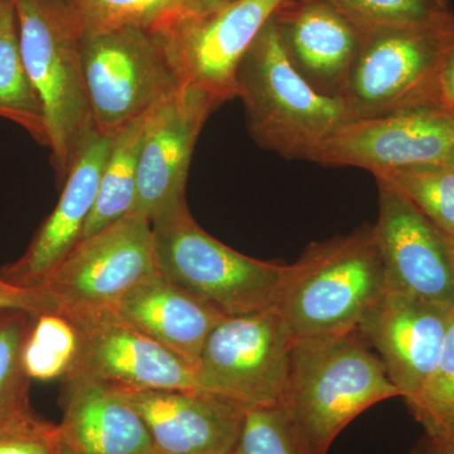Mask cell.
I'll return each instance as SVG.
<instances>
[{
  "label": "cell",
  "instance_id": "cell-11",
  "mask_svg": "<svg viewBox=\"0 0 454 454\" xmlns=\"http://www.w3.org/2000/svg\"><path fill=\"white\" fill-rule=\"evenodd\" d=\"M62 318L74 333V355L64 379H91L128 390L197 389L193 365L113 309Z\"/></svg>",
  "mask_w": 454,
  "mask_h": 454
},
{
  "label": "cell",
  "instance_id": "cell-24",
  "mask_svg": "<svg viewBox=\"0 0 454 454\" xmlns=\"http://www.w3.org/2000/svg\"><path fill=\"white\" fill-rule=\"evenodd\" d=\"M405 403L423 427L430 452L454 444V318L437 366Z\"/></svg>",
  "mask_w": 454,
  "mask_h": 454
},
{
  "label": "cell",
  "instance_id": "cell-19",
  "mask_svg": "<svg viewBox=\"0 0 454 454\" xmlns=\"http://www.w3.org/2000/svg\"><path fill=\"white\" fill-rule=\"evenodd\" d=\"M59 454H146L154 450L142 417L121 387L85 378L64 379Z\"/></svg>",
  "mask_w": 454,
  "mask_h": 454
},
{
  "label": "cell",
  "instance_id": "cell-36",
  "mask_svg": "<svg viewBox=\"0 0 454 454\" xmlns=\"http://www.w3.org/2000/svg\"><path fill=\"white\" fill-rule=\"evenodd\" d=\"M146 454H160V452H157V450H152V452L146 453Z\"/></svg>",
  "mask_w": 454,
  "mask_h": 454
},
{
  "label": "cell",
  "instance_id": "cell-2",
  "mask_svg": "<svg viewBox=\"0 0 454 454\" xmlns=\"http://www.w3.org/2000/svg\"><path fill=\"white\" fill-rule=\"evenodd\" d=\"M236 98L243 101L254 140L286 160L316 162L327 140L352 121L345 100L317 91L295 70L273 20L239 67Z\"/></svg>",
  "mask_w": 454,
  "mask_h": 454
},
{
  "label": "cell",
  "instance_id": "cell-17",
  "mask_svg": "<svg viewBox=\"0 0 454 454\" xmlns=\"http://www.w3.org/2000/svg\"><path fill=\"white\" fill-rule=\"evenodd\" d=\"M271 20L295 70L317 91L343 100L364 33L325 0H286Z\"/></svg>",
  "mask_w": 454,
  "mask_h": 454
},
{
  "label": "cell",
  "instance_id": "cell-12",
  "mask_svg": "<svg viewBox=\"0 0 454 454\" xmlns=\"http://www.w3.org/2000/svg\"><path fill=\"white\" fill-rule=\"evenodd\" d=\"M454 154V110L419 107L346 122L316 163L356 167L376 175L417 164L444 163Z\"/></svg>",
  "mask_w": 454,
  "mask_h": 454
},
{
  "label": "cell",
  "instance_id": "cell-32",
  "mask_svg": "<svg viewBox=\"0 0 454 454\" xmlns=\"http://www.w3.org/2000/svg\"><path fill=\"white\" fill-rule=\"evenodd\" d=\"M434 107L454 110V53L447 59L439 74Z\"/></svg>",
  "mask_w": 454,
  "mask_h": 454
},
{
  "label": "cell",
  "instance_id": "cell-34",
  "mask_svg": "<svg viewBox=\"0 0 454 454\" xmlns=\"http://www.w3.org/2000/svg\"><path fill=\"white\" fill-rule=\"evenodd\" d=\"M430 454H454V444H452V446L442 448V450H433Z\"/></svg>",
  "mask_w": 454,
  "mask_h": 454
},
{
  "label": "cell",
  "instance_id": "cell-1",
  "mask_svg": "<svg viewBox=\"0 0 454 454\" xmlns=\"http://www.w3.org/2000/svg\"><path fill=\"white\" fill-rule=\"evenodd\" d=\"M387 280L373 225L310 245L289 265L277 309L295 340L356 331L387 292Z\"/></svg>",
  "mask_w": 454,
  "mask_h": 454
},
{
  "label": "cell",
  "instance_id": "cell-13",
  "mask_svg": "<svg viewBox=\"0 0 454 454\" xmlns=\"http://www.w3.org/2000/svg\"><path fill=\"white\" fill-rule=\"evenodd\" d=\"M378 186L373 230L387 288L454 310V239L396 191Z\"/></svg>",
  "mask_w": 454,
  "mask_h": 454
},
{
  "label": "cell",
  "instance_id": "cell-16",
  "mask_svg": "<svg viewBox=\"0 0 454 454\" xmlns=\"http://www.w3.org/2000/svg\"><path fill=\"white\" fill-rule=\"evenodd\" d=\"M124 390L160 454H230L250 408L200 389Z\"/></svg>",
  "mask_w": 454,
  "mask_h": 454
},
{
  "label": "cell",
  "instance_id": "cell-33",
  "mask_svg": "<svg viewBox=\"0 0 454 454\" xmlns=\"http://www.w3.org/2000/svg\"><path fill=\"white\" fill-rule=\"evenodd\" d=\"M232 2H235V0H188L187 4L178 13H181V12L208 11V9L221 7V5L229 4Z\"/></svg>",
  "mask_w": 454,
  "mask_h": 454
},
{
  "label": "cell",
  "instance_id": "cell-27",
  "mask_svg": "<svg viewBox=\"0 0 454 454\" xmlns=\"http://www.w3.org/2000/svg\"><path fill=\"white\" fill-rule=\"evenodd\" d=\"M361 32L405 26L437 25L453 20L450 0H325Z\"/></svg>",
  "mask_w": 454,
  "mask_h": 454
},
{
  "label": "cell",
  "instance_id": "cell-29",
  "mask_svg": "<svg viewBox=\"0 0 454 454\" xmlns=\"http://www.w3.org/2000/svg\"><path fill=\"white\" fill-rule=\"evenodd\" d=\"M74 349V328L65 318L56 315L35 316L23 354L26 372L29 378L41 380L64 376Z\"/></svg>",
  "mask_w": 454,
  "mask_h": 454
},
{
  "label": "cell",
  "instance_id": "cell-35",
  "mask_svg": "<svg viewBox=\"0 0 454 454\" xmlns=\"http://www.w3.org/2000/svg\"><path fill=\"white\" fill-rule=\"evenodd\" d=\"M448 163H452L454 164V154L452 155V157H450V160H448Z\"/></svg>",
  "mask_w": 454,
  "mask_h": 454
},
{
  "label": "cell",
  "instance_id": "cell-28",
  "mask_svg": "<svg viewBox=\"0 0 454 454\" xmlns=\"http://www.w3.org/2000/svg\"><path fill=\"white\" fill-rule=\"evenodd\" d=\"M230 454H315L286 403L247 411Z\"/></svg>",
  "mask_w": 454,
  "mask_h": 454
},
{
  "label": "cell",
  "instance_id": "cell-30",
  "mask_svg": "<svg viewBox=\"0 0 454 454\" xmlns=\"http://www.w3.org/2000/svg\"><path fill=\"white\" fill-rule=\"evenodd\" d=\"M0 454H59L57 426L32 411L0 422Z\"/></svg>",
  "mask_w": 454,
  "mask_h": 454
},
{
  "label": "cell",
  "instance_id": "cell-37",
  "mask_svg": "<svg viewBox=\"0 0 454 454\" xmlns=\"http://www.w3.org/2000/svg\"><path fill=\"white\" fill-rule=\"evenodd\" d=\"M5 0H0V7H2L3 3H4Z\"/></svg>",
  "mask_w": 454,
  "mask_h": 454
},
{
  "label": "cell",
  "instance_id": "cell-22",
  "mask_svg": "<svg viewBox=\"0 0 454 454\" xmlns=\"http://www.w3.org/2000/svg\"><path fill=\"white\" fill-rule=\"evenodd\" d=\"M0 118L20 125L35 142L49 146L43 107L20 53L14 0H5L0 7Z\"/></svg>",
  "mask_w": 454,
  "mask_h": 454
},
{
  "label": "cell",
  "instance_id": "cell-9",
  "mask_svg": "<svg viewBox=\"0 0 454 454\" xmlns=\"http://www.w3.org/2000/svg\"><path fill=\"white\" fill-rule=\"evenodd\" d=\"M286 0H235L202 12H181L154 29L181 85L217 106L236 98V76L262 27Z\"/></svg>",
  "mask_w": 454,
  "mask_h": 454
},
{
  "label": "cell",
  "instance_id": "cell-10",
  "mask_svg": "<svg viewBox=\"0 0 454 454\" xmlns=\"http://www.w3.org/2000/svg\"><path fill=\"white\" fill-rule=\"evenodd\" d=\"M158 273L152 223L131 212L82 239L40 286L52 315L113 309L138 284Z\"/></svg>",
  "mask_w": 454,
  "mask_h": 454
},
{
  "label": "cell",
  "instance_id": "cell-8",
  "mask_svg": "<svg viewBox=\"0 0 454 454\" xmlns=\"http://www.w3.org/2000/svg\"><path fill=\"white\" fill-rule=\"evenodd\" d=\"M82 57L94 128L107 138L182 86L160 42L143 29L82 35Z\"/></svg>",
  "mask_w": 454,
  "mask_h": 454
},
{
  "label": "cell",
  "instance_id": "cell-18",
  "mask_svg": "<svg viewBox=\"0 0 454 454\" xmlns=\"http://www.w3.org/2000/svg\"><path fill=\"white\" fill-rule=\"evenodd\" d=\"M112 138L90 134L68 172L56 207L35 232L25 254L0 269V277L23 288H40L47 277L82 241L97 201L101 173Z\"/></svg>",
  "mask_w": 454,
  "mask_h": 454
},
{
  "label": "cell",
  "instance_id": "cell-5",
  "mask_svg": "<svg viewBox=\"0 0 454 454\" xmlns=\"http://www.w3.org/2000/svg\"><path fill=\"white\" fill-rule=\"evenodd\" d=\"M158 271L223 317L277 309L289 265L250 258L206 232L186 199L152 220Z\"/></svg>",
  "mask_w": 454,
  "mask_h": 454
},
{
  "label": "cell",
  "instance_id": "cell-4",
  "mask_svg": "<svg viewBox=\"0 0 454 454\" xmlns=\"http://www.w3.org/2000/svg\"><path fill=\"white\" fill-rule=\"evenodd\" d=\"M20 53L46 119L57 182L95 130L83 76L82 33L64 0H14Z\"/></svg>",
  "mask_w": 454,
  "mask_h": 454
},
{
  "label": "cell",
  "instance_id": "cell-3",
  "mask_svg": "<svg viewBox=\"0 0 454 454\" xmlns=\"http://www.w3.org/2000/svg\"><path fill=\"white\" fill-rule=\"evenodd\" d=\"M399 395L378 355L356 331L295 340L286 404L315 454L367 409Z\"/></svg>",
  "mask_w": 454,
  "mask_h": 454
},
{
  "label": "cell",
  "instance_id": "cell-6",
  "mask_svg": "<svg viewBox=\"0 0 454 454\" xmlns=\"http://www.w3.org/2000/svg\"><path fill=\"white\" fill-rule=\"evenodd\" d=\"M453 53L454 18L364 33L343 98L352 121L434 107L439 74Z\"/></svg>",
  "mask_w": 454,
  "mask_h": 454
},
{
  "label": "cell",
  "instance_id": "cell-31",
  "mask_svg": "<svg viewBox=\"0 0 454 454\" xmlns=\"http://www.w3.org/2000/svg\"><path fill=\"white\" fill-rule=\"evenodd\" d=\"M23 310L32 316L52 315L46 295L40 288H23L0 277V312Z\"/></svg>",
  "mask_w": 454,
  "mask_h": 454
},
{
  "label": "cell",
  "instance_id": "cell-15",
  "mask_svg": "<svg viewBox=\"0 0 454 454\" xmlns=\"http://www.w3.org/2000/svg\"><path fill=\"white\" fill-rule=\"evenodd\" d=\"M216 104L192 86L182 85L149 116L138 169L134 212L149 221L184 197L197 139Z\"/></svg>",
  "mask_w": 454,
  "mask_h": 454
},
{
  "label": "cell",
  "instance_id": "cell-26",
  "mask_svg": "<svg viewBox=\"0 0 454 454\" xmlns=\"http://www.w3.org/2000/svg\"><path fill=\"white\" fill-rule=\"evenodd\" d=\"M35 317L23 310L0 312V422L31 411L23 354Z\"/></svg>",
  "mask_w": 454,
  "mask_h": 454
},
{
  "label": "cell",
  "instance_id": "cell-20",
  "mask_svg": "<svg viewBox=\"0 0 454 454\" xmlns=\"http://www.w3.org/2000/svg\"><path fill=\"white\" fill-rule=\"evenodd\" d=\"M113 309L193 367L208 334L223 317L160 271L128 292Z\"/></svg>",
  "mask_w": 454,
  "mask_h": 454
},
{
  "label": "cell",
  "instance_id": "cell-21",
  "mask_svg": "<svg viewBox=\"0 0 454 454\" xmlns=\"http://www.w3.org/2000/svg\"><path fill=\"white\" fill-rule=\"evenodd\" d=\"M152 110L131 121L113 137L101 173L97 201L86 223L82 239L97 234L136 208L140 146Z\"/></svg>",
  "mask_w": 454,
  "mask_h": 454
},
{
  "label": "cell",
  "instance_id": "cell-25",
  "mask_svg": "<svg viewBox=\"0 0 454 454\" xmlns=\"http://www.w3.org/2000/svg\"><path fill=\"white\" fill-rule=\"evenodd\" d=\"M188 0H64L82 35L137 28L153 32Z\"/></svg>",
  "mask_w": 454,
  "mask_h": 454
},
{
  "label": "cell",
  "instance_id": "cell-7",
  "mask_svg": "<svg viewBox=\"0 0 454 454\" xmlns=\"http://www.w3.org/2000/svg\"><path fill=\"white\" fill-rule=\"evenodd\" d=\"M294 340L278 309L223 317L197 360V389L247 408L286 403Z\"/></svg>",
  "mask_w": 454,
  "mask_h": 454
},
{
  "label": "cell",
  "instance_id": "cell-14",
  "mask_svg": "<svg viewBox=\"0 0 454 454\" xmlns=\"http://www.w3.org/2000/svg\"><path fill=\"white\" fill-rule=\"evenodd\" d=\"M453 318L452 309L387 288L357 330L406 400L437 366Z\"/></svg>",
  "mask_w": 454,
  "mask_h": 454
},
{
  "label": "cell",
  "instance_id": "cell-23",
  "mask_svg": "<svg viewBox=\"0 0 454 454\" xmlns=\"http://www.w3.org/2000/svg\"><path fill=\"white\" fill-rule=\"evenodd\" d=\"M379 184L396 191L427 219L454 239V164L400 167L373 175Z\"/></svg>",
  "mask_w": 454,
  "mask_h": 454
}]
</instances>
